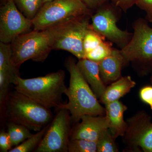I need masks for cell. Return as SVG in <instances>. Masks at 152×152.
Returning a JSON list of instances; mask_svg holds the SVG:
<instances>
[{
	"label": "cell",
	"instance_id": "obj_1",
	"mask_svg": "<svg viewBox=\"0 0 152 152\" xmlns=\"http://www.w3.org/2000/svg\"><path fill=\"white\" fill-rule=\"evenodd\" d=\"M65 66L70 74L69 85L65 94L67 96L68 102L63 104L59 109L68 110L72 123L75 124L78 122L83 115H106L105 107L101 104L85 80L77 67L75 61L69 57L66 60Z\"/></svg>",
	"mask_w": 152,
	"mask_h": 152
},
{
	"label": "cell",
	"instance_id": "obj_29",
	"mask_svg": "<svg viewBox=\"0 0 152 152\" xmlns=\"http://www.w3.org/2000/svg\"><path fill=\"white\" fill-rule=\"evenodd\" d=\"M88 8L94 12L110 0H82Z\"/></svg>",
	"mask_w": 152,
	"mask_h": 152
},
{
	"label": "cell",
	"instance_id": "obj_28",
	"mask_svg": "<svg viewBox=\"0 0 152 152\" xmlns=\"http://www.w3.org/2000/svg\"><path fill=\"white\" fill-rule=\"evenodd\" d=\"M137 0H110V1L115 6L119 8L126 12L136 4Z\"/></svg>",
	"mask_w": 152,
	"mask_h": 152
},
{
	"label": "cell",
	"instance_id": "obj_11",
	"mask_svg": "<svg viewBox=\"0 0 152 152\" xmlns=\"http://www.w3.org/2000/svg\"><path fill=\"white\" fill-rule=\"evenodd\" d=\"M32 20L26 18L14 2L9 0L0 10V41L10 44L15 38L30 32Z\"/></svg>",
	"mask_w": 152,
	"mask_h": 152
},
{
	"label": "cell",
	"instance_id": "obj_8",
	"mask_svg": "<svg viewBox=\"0 0 152 152\" xmlns=\"http://www.w3.org/2000/svg\"><path fill=\"white\" fill-rule=\"evenodd\" d=\"M121 10L111 2H109L95 11L91 24L93 29L116 45L120 50L128 45L133 36V33L123 31L117 26Z\"/></svg>",
	"mask_w": 152,
	"mask_h": 152
},
{
	"label": "cell",
	"instance_id": "obj_16",
	"mask_svg": "<svg viewBox=\"0 0 152 152\" xmlns=\"http://www.w3.org/2000/svg\"><path fill=\"white\" fill-rule=\"evenodd\" d=\"M136 82L130 76L121 77L107 86L104 92L99 100L101 103L106 104L119 100L135 86Z\"/></svg>",
	"mask_w": 152,
	"mask_h": 152
},
{
	"label": "cell",
	"instance_id": "obj_12",
	"mask_svg": "<svg viewBox=\"0 0 152 152\" xmlns=\"http://www.w3.org/2000/svg\"><path fill=\"white\" fill-rule=\"evenodd\" d=\"M76 123L71 131L70 140L84 139L97 141L104 131L109 128V122L106 115H85Z\"/></svg>",
	"mask_w": 152,
	"mask_h": 152
},
{
	"label": "cell",
	"instance_id": "obj_20",
	"mask_svg": "<svg viewBox=\"0 0 152 152\" xmlns=\"http://www.w3.org/2000/svg\"><path fill=\"white\" fill-rule=\"evenodd\" d=\"M14 1L20 12L31 20L44 4L43 0H14Z\"/></svg>",
	"mask_w": 152,
	"mask_h": 152
},
{
	"label": "cell",
	"instance_id": "obj_3",
	"mask_svg": "<svg viewBox=\"0 0 152 152\" xmlns=\"http://www.w3.org/2000/svg\"><path fill=\"white\" fill-rule=\"evenodd\" d=\"M7 122L23 125L30 130L40 131L53 120L50 109L15 90L9 93L3 115Z\"/></svg>",
	"mask_w": 152,
	"mask_h": 152
},
{
	"label": "cell",
	"instance_id": "obj_25",
	"mask_svg": "<svg viewBox=\"0 0 152 152\" xmlns=\"http://www.w3.org/2000/svg\"><path fill=\"white\" fill-rule=\"evenodd\" d=\"M141 100L149 106L152 110V85H147L142 87L139 91Z\"/></svg>",
	"mask_w": 152,
	"mask_h": 152
},
{
	"label": "cell",
	"instance_id": "obj_26",
	"mask_svg": "<svg viewBox=\"0 0 152 152\" xmlns=\"http://www.w3.org/2000/svg\"><path fill=\"white\" fill-rule=\"evenodd\" d=\"M136 5L145 12V19L152 23V0H137Z\"/></svg>",
	"mask_w": 152,
	"mask_h": 152
},
{
	"label": "cell",
	"instance_id": "obj_6",
	"mask_svg": "<svg viewBox=\"0 0 152 152\" xmlns=\"http://www.w3.org/2000/svg\"><path fill=\"white\" fill-rule=\"evenodd\" d=\"M94 12L82 0H54L45 3L32 20L34 30L44 31Z\"/></svg>",
	"mask_w": 152,
	"mask_h": 152
},
{
	"label": "cell",
	"instance_id": "obj_32",
	"mask_svg": "<svg viewBox=\"0 0 152 152\" xmlns=\"http://www.w3.org/2000/svg\"><path fill=\"white\" fill-rule=\"evenodd\" d=\"M1 1L3 3H6V2L7 1H9V0H1Z\"/></svg>",
	"mask_w": 152,
	"mask_h": 152
},
{
	"label": "cell",
	"instance_id": "obj_24",
	"mask_svg": "<svg viewBox=\"0 0 152 152\" xmlns=\"http://www.w3.org/2000/svg\"><path fill=\"white\" fill-rule=\"evenodd\" d=\"M105 40V38L93 29L90 26L84 39L83 46L86 55Z\"/></svg>",
	"mask_w": 152,
	"mask_h": 152
},
{
	"label": "cell",
	"instance_id": "obj_2",
	"mask_svg": "<svg viewBox=\"0 0 152 152\" xmlns=\"http://www.w3.org/2000/svg\"><path fill=\"white\" fill-rule=\"evenodd\" d=\"M62 70L42 77L23 79L20 76L14 83L15 90L47 108L58 110L63 104V96L67 87Z\"/></svg>",
	"mask_w": 152,
	"mask_h": 152
},
{
	"label": "cell",
	"instance_id": "obj_19",
	"mask_svg": "<svg viewBox=\"0 0 152 152\" xmlns=\"http://www.w3.org/2000/svg\"><path fill=\"white\" fill-rule=\"evenodd\" d=\"M50 123L44 127L40 131H38L36 134H33L32 135L22 143L12 148L9 152H34L43 138Z\"/></svg>",
	"mask_w": 152,
	"mask_h": 152
},
{
	"label": "cell",
	"instance_id": "obj_7",
	"mask_svg": "<svg viewBox=\"0 0 152 152\" xmlns=\"http://www.w3.org/2000/svg\"><path fill=\"white\" fill-rule=\"evenodd\" d=\"M10 45L12 61L18 68L28 60L43 62L53 50L46 30H34L20 35Z\"/></svg>",
	"mask_w": 152,
	"mask_h": 152
},
{
	"label": "cell",
	"instance_id": "obj_31",
	"mask_svg": "<svg viewBox=\"0 0 152 152\" xmlns=\"http://www.w3.org/2000/svg\"><path fill=\"white\" fill-rule=\"evenodd\" d=\"M151 77H150V81H151V84L152 85V72L151 73Z\"/></svg>",
	"mask_w": 152,
	"mask_h": 152
},
{
	"label": "cell",
	"instance_id": "obj_30",
	"mask_svg": "<svg viewBox=\"0 0 152 152\" xmlns=\"http://www.w3.org/2000/svg\"><path fill=\"white\" fill-rule=\"evenodd\" d=\"M54 1V0H43L44 4L48 2H50L53 1Z\"/></svg>",
	"mask_w": 152,
	"mask_h": 152
},
{
	"label": "cell",
	"instance_id": "obj_21",
	"mask_svg": "<svg viewBox=\"0 0 152 152\" xmlns=\"http://www.w3.org/2000/svg\"><path fill=\"white\" fill-rule=\"evenodd\" d=\"M115 140L109 129H107L101 134L97 141V152H118V147Z\"/></svg>",
	"mask_w": 152,
	"mask_h": 152
},
{
	"label": "cell",
	"instance_id": "obj_23",
	"mask_svg": "<svg viewBox=\"0 0 152 152\" xmlns=\"http://www.w3.org/2000/svg\"><path fill=\"white\" fill-rule=\"evenodd\" d=\"M97 143L96 141L84 140H70L68 145L69 152H97Z\"/></svg>",
	"mask_w": 152,
	"mask_h": 152
},
{
	"label": "cell",
	"instance_id": "obj_9",
	"mask_svg": "<svg viewBox=\"0 0 152 152\" xmlns=\"http://www.w3.org/2000/svg\"><path fill=\"white\" fill-rule=\"evenodd\" d=\"M126 128L122 137L127 152H152V117L144 110L126 120Z\"/></svg>",
	"mask_w": 152,
	"mask_h": 152
},
{
	"label": "cell",
	"instance_id": "obj_18",
	"mask_svg": "<svg viewBox=\"0 0 152 152\" xmlns=\"http://www.w3.org/2000/svg\"><path fill=\"white\" fill-rule=\"evenodd\" d=\"M7 125L12 146L18 145L33 135L29 129L23 125L12 122H7Z\"/></svg>",
	"mask_w": 152,
	"mask_h": 152
},
{
	"label": "cell",
	"instance_id": "obj_4",
	"mask_svg": "<svg viewBox=\"0 0 152 152\" xmlns=\"http://www.w3.org/2000/svg\"><path fill=\"white\" fill-rule=\"evenodd\" d=\"M148 23L142 18L134 21L132 39L121 50L126 66L131 62L134 70L140 77L152 72V27Z\"/></svg>",
	"mask_w": 152,
	"mask_h": 152
},
{
	"label": "cell",
	"instance_id": "obj_10",
	"mask_svg": "<svg viewBox=\"0 0 152 152\" xmlns=\"http://www.w3.org/2000/svg\"><path fill=\"white\" fill-rule=\"evenodd\" d=\"M71 123L70 113L68 110H58L43 138L34 152H68Z\"/></svg>",
	"mask_w": 152,
	"mask_h": 152
},
{
	"label": "cell",
	"instance_id": "obj_5",
	"mask_svg": "<svg viewBox=\"0 0 152 152\" xmlns=\"http://www.w3.org/2000/svg\"><path fill=\"white\" fill-rule=\"evenodd\" d=\"M92 16L78 17L47 29L52 49L66 51L78 60L86 58L84 39Z\"/></svg>",
	"mask_w": 152,
	"mask_h": 152
},
{
	"label": "cell",
	"instance_id": "obj_15",
	"mask_svg": "<svg viewBox=\"0 0 152 152\" xmlns=\"http://www.w3.org/2000/svg\"><path fill=\"white\" fill-rule=\"evenodd\" d=\"M106 115L108 118L109 129L115 139L122 137L126 128L124 114L128 107L120 100L104 105Z\"/></svg>",
	"mask_w": 152,
	"mask_h": 152
},
{
	"label": "cell",
	"instance_id": "obj_22",
	"mask_svg": "<svg viewBox=\"0 0 152 152\" xmlns=\"http://www.w3.org/2000/svg\"><path fill=\"white\" fill-rule=\"evenodd\" d=\"M113 43L104 41L98 46L86 55V58L96 62H100L111 53L114 48Z\"/></svg>",
	"mask_w": 152,
	"mask_h": 152
},
{
	"label": "cell",
	"instance_id": "obj_13",
	"mask_svg": "<svg viewBox=\"0 0 152 152\" xmlns=\"http://www.w3.org/2000/svg\"><path fill=\"white\" fill-rule=\"evenodd\" d=\"M99 64L101 78L107 86L122 77V70L126 66L121 50L115 48L111 53Z\"/></svg>",
	"mask_w": 152,
	"mask_h": 152
},
{
	"label": "cell",
	"instance_id": "obj_17",
	"mask_svg": "<svg viewBox=\"0 0 152 152\" xmlns=\"http://www.w3.org/2000/svg\"><path fill=\"white\" fill-rule=\"evenodd\" d=\"M18 69L12 61L10 44L0 42V75L10 79L13 84L20 76Z\"/></svg>",
	"mask_w": 152,
	"mask_h": 152
},
{
	"label": "cell",
	"instance_id": "obj_14",
	"mask_svg": "<svg viewBox=\"0 0 152 152\" xmlns=\"http://www.w3.org/2000/svg\"><path fill=\"white\" fill-rule=\"evenodd\" d=\"M77 66L85 80L99 100L107 86L101 78L99 63L87 58L81 59L77 63Z\"/></svg>",
	"mask_w": 152,
	"mask_h": 152
},
{
	"label": "cell",
	"instance_id": "obj_27",
	"mask_svg": "<svg viewBox=\"0 0 152 152\" xmlns=\"http://www.w3.org/2000/svg\"><path fill=\"white\" fill-rule=\"evenodd\" d=\"M12 147L8 133L1 131L0 133V151L2 152L9 151Z\"/></svg>",
	"mask_w": 152,
	"mask_h": 152
}]
</instances>
